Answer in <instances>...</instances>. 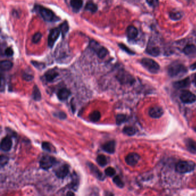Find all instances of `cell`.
<instances>
[{"instance_id": "obj_43", "label": "cell", "mask_w": 196, "mask_h": 196, "mask_svg": "<svg viewBox=\"0 0 196 196\" xmlns=\"http://www.w3.org/2000/svg\"><path fill=\"white\" fill-rule=\"evenodd\" d=\"M23 78L26 81H31L34 79V76L28 73H24L23 75Z\"/></svg>"}, {"instance_id": "obj_45", "label": "cell", "mask_w": 196, "mask_h": 196, "mask_svg": "<svg viewBox=\"0 0 196 196\" xmlns=\"http://www.w3.org/2000/svg\"><path fill=\"white\" fill-rule=\"evenodd\" d=\"M5 89V81H4V78L1 77V92H2Z\"/></svg>"}, {"instance_id": "obj_36", "label": "cell", "mask_w": 196, "mask_h": 196, "mask_svg": "<svg viewBox=\"0 0 196 196\" xmlns=\"http://www.w3.org/2000/svg\"><path fill=\"white\" fill-rule=\"evenodd\" d=\"M105 174L107 176L112 177L115 175L116 170L114 168L112 167H108L105 170Z\"/></svg>"}, {"instance_id": "obj_44", "label": "cell", "mask_w": 196, "mask_h": 196, "mask_svg": "<svg viewBox=\"0 0 196 196\" xmlns=\"http://www.w3.org/2000/svg\"><path fill=\"white\" fill-rule=\"evenodd\" d=\"M13 54V50L11 47H8L5 50V54L7 56H12Z\"/></svg>"}, {"instance_id": "obj_6", "label": "cell", "mask_w": 196, "mask_h": 196, "mask_svg": "<svg viewBox=\"0 0 196 196\" xmlns=\"http://www.w3.org/2000/svg\"><path fill=\"white\" fill-rule=\"evenodd\" d=\"M57 163L56 158L50 155H45L40 160L39 165L41 169L44 170H48L54 166Z\"/></svg>"}, {"instance_id": "obj_40", "label": "cell", "mask_w": 196, "mask_h": 196, "mask_svg": "<svg viewBox=\"0 0 196 196\" xmlns=\"http://www.w3.org/2000/svg\"><path fill=\"white\" fill-rule=\"evenodd\" d=\"M147 4L150 6L155 8L159 5V0H146Z\"/></svg>"}, {"instance_id": "obj_31", "label": "cell", "mask_w": 196, "mask_h": 196, "mask_svg": "<svg viewBox=\"0 0 196 196\" xmlns=\"http://www.w3.org/2000/svg\"><path fill=\"white\" fill-rule=\"evenodd\" d=\"M79 182L78 180V176L75 174H73V176H72V181L71 182V183L70 185V188H71L72 189L76 191L78 188V186Z\"/></svg>"}, {"instance_id": "obj_38", "label": "cell", "mask_w": 196, "mask_h": 196, "mask_svg": "<svg viewBox=\"0 0 196 196\" xmlns=\"http://www.w3.org/2000/svg\"><path fill=\"white\" fill-rule=\"evenodd\" d=\"M118 46L121 49L124 51L125 52H126L127 54H129V55H134L135 54V53L131 49H129L127 46H126L125 44H123V43H120V44H118Z\"/></svg>"}, {"instance_id": "obj_18", "label": "cell", "mask_w": 196, "mask_h": 196, "mask_svg": "<svg viewBox=\"0 0 196 196\" xmlns=\"http://www.w3.org/2000/svg\"><path fill=\"white\" fill-rule=\"evenodd\" d=\"M191 83V81L189 78H186L183 79L181 81H176V82L173 83V86L176 89H183L187 88L189 86Z\"/></svg>"}, {"instance_id": "obj_13", "label": "cell", "mask_w": 196, "mask_h": 196, "mask_svg": "<svg viewBox=\"0 0 196 196\" xmlns=\"http://www.w3.org/2000/svg\"><path fill=\"white\" fill-rule=\"evenodd\" d=\"M55 175L58 178L64 179L69 173V167L67 165H64L55 170Z\"/></svg>"}, {"instance_id": "obj_42", "label": "cell", "mask_w": 196, "mask_h": 196, "mask_svg": "<svg viewBox=\"0 0 196 196\" xmlns=\"http://www.w3.org/2000/svg\"><path fill=\"white\" fill-rule=\"evenodd\" d=\"M31 63L36 68H38V69H44V67H45L44 64H42V63H39V62H35V61H32V62H31Z\"/></svg>"}, {"instance_id": "obj_17", "label": "cell", "mask_w": 196, "mask_h": 196, "mask_svg": "<svg viewBox=\"0 0 196 196\" xmlns=\"http://www.w3.org/2000/svg\"><path fill=\"white\" fill-rule=\"evenodd\" d=\"M59 75V73L54 69H51L48 70L45 74L44 77L47 82H51L54 81L55 79Z\"/></svg>"}, {"instance_id": "obj_16", "label": "cell", "mask_w": 196, "mask_h": 196, "mask_svg": "<svg viewBox=\"0 0 196 196\" xmlns=\"http://www.w3.org/2000/svg\"><path fill=\"white\" fill-rule=\"evenodd\" d=\"M71 95L70 90L67 88L60 89L57 93V97L60 101H64L69 98Z\"/></svg>"}, {"instance_id": "obj_46", "label": "cell", "mask_w": 196, "mask_h": 196, "mask_svg": "<svg viewBox=\"0 0 196 196\" xmlns=\"http://www.w3.org/2000/svg\"><path fill=\"white\" fill-rule=\"evenodd\" d=\"M191 69L192 70H196V62L195 63L192 64L191 66Z\"/></svg>"}, {"instance_id": "obj_14", "label": "cell", "mask_w": 196, "mask_h": 196, "mask_svg": "<svg viewBox=\"0 0 196 196\" xmlns=\"http://www.w3.org/2000/svg\"><path fill=\"white\" fill-rule=\"evenodd\" d=\"M102 149L105 152H107L110 154H112L115 152L116 142L114 140L108 141L107 142L104 143L102 146Z\"/></svg>"}, {"instance_id": "obj_9", "label": "cell", "mask_w": 196, "mask_h": 196, "mask_svg": "<svg viewBox=\"0 0 196 196\" xmlns=\"http://www.w3.org/2000/svg\"><path fill=\"white\" fill-rule=\"evenodd\" d=\"M116 78L120 82L124 84L132 83L134 81L132 77L125 71H120L116 75Z\"/></svg>"}, {"instance_id": "obj_3", "label": "cell", "mask_w": 196, "mask_h": 196, "mask_svg": "<svg viewBox=\"0 0 196 196\" xmlns=\"http://www.w3.org/2000/svg\"><path fill=\"white\" fill-rule=\"evenodd\" d=\"M89 48L97 54V56L100 59H103L108 54V51L106 48L92 40L89 43Z\"/></svg>"}, {"instance_id": "obj_41", "label": "cell", "mask_w": 196, "mask_h": 196, "mask_svg": "<svg viewBox=\"0 0 196 196\" xmlns=\"http://www.w3.org/2000/svg\"><path fill=\"white\" fill-rule=\"evenodd\" d=\"M54 114L55 116H56V118H59L61 120H64L67 118L66 114L64 112H56Z\"/></svg>"}, {"instance_id": "obj_48", "label": "cell", "mask_w": 196, "mask_h": 196, "mask_svg": "<svg viewBox=\"0 0 196 196\" xmlns=\"http://www.w3.org/2000/svg\"><path fill=\"white\" fill-rule=\"evenodd\" d=\"M194 84H195V85L196 86V75H195V76H194Z\"/></svg>"}, {"instance_id": "obj_19", "label": "cell", "mask_w": 196, "mask_h": 196, "mask_svg": "<svg viewBox=\"0 0 196 196\" xmlns=\"http://www.w3.org/2000/svg\"><path fill=\"white\" fill-rule=\"evenodd\" d=\"M184 54L189 56H196V45L189 44L183 49Z\"/></svg>"}, {"instance_id": "obj_1", "label": "cell", "mask_w": 196, "mask_h": 196, "mask_svg": "<svg viewBox=\"0 0 196 196\" xmlns=\"http://www.w3.org/2000/svg\"><path fill=\"white\" fill-rule=\"evenodd\" d=\"M35 10H36L44 20L48 22H54L58 21L59 19L54 14V12L49 9L45 8L41 5L35 6Z\"/></svg>"}, {"instance_id": "obj_2", "label": "cell", "mask_w": 196, "mask_h": 196, "mask_svg": "<svg viewBox=\"0 0 196 196\" xmlns=\"http://www.w3.org/2000/svg\"><path fill=\"white\" fill-rule=\"evenodd\" d=\"M187 71L186 67L178 62H174L168 67V74L172 77H181L185 75Z\"/></svg>"}, {"instance_id": "obj_39", "label": "cell", "mask_w": 196, "mask_h": 196, "mask_svg": "<svg viewBox=\"0 0 196 196\" xmlns=\"http://www.w3.org/2000/svg\"><path fill=\"white\" fill-rule=\"evenodd\" d=\"M42 38V34L40 32H37L33 36L32 41L34 43H38L39 42Z\"/></svg>"}, {"instance_id": "obj_27", "label": "cell", "mask_w": 196, "mask_h": 196, "mask_svg": "<svg viewBox=\"0 0 196 196\" xmlns=\"http://www.w3.org/2000/svg\"><path fill=\"white\" fill-rule=\"evenodd\" d=\"M85 10L89 11L92 13H94L98 10V6L93 2H89L85 6Z\"/></svg>"}, {"instance_id": "obj_29", "label": "cell", "mask_w": 196, "mask_h": 196, "mask_svg": "<svg viewBox=\"0 0 196 196\" xmlns=\"http://www.w3.org/2000/svg\"><path fill=\"white\" fill-rule=\"evenodd\" d=\"M42 147L43 150L47 152H53L55 151L53 145L50 143L47 142H43L42 143Z\"/></svg>"}, {"instance_id": "obj_23", "label": "cell", "mask_w": 196, "mask_h": 196, "mask_svg": "<svg viewBox=\"0 0 196 196\" xmlns=\"http://www.w3.org/2000/svg\"><path fill=\"white\" fill-rule=\"evenodd\" d=\"M187 148L192 153H196V142L191 139H187L186 140Z\"/></svg>"}, {"instance_id": "obj_5", "label": "cell", "mask_w": 196, "mask_h": 196, "mask_svg": "<svg viewBox=\"0 0 196 196\" xmlns=\"http://www.w3.org/2000/svg\"><path fill=\"white\" fill-rule=\"evenodd\" d=\"M141 64L145 69L151 73H157L160 69L159 65L153 59L147 58H143L141 60Z\"/></svg>"}, {"instance_id": "obj_26", "label": "cell", "mask_w": 196, "mask_h": 196, "mask_svg": "<svg viewBox=\"0 0 196 196\" xmlns=\"http://www.w3.org/2000/svg\"><path fill=\"white\" fill-rule=\"evenodd\" d=\"M32 98L36 101H39L42 99V95L37 85H34L32 92Z\"/></svg>"}, {"instance_id": "obj_30", "label": "cell", "mask_w": 196, "mask_h": 196, "mask_svg": "<svg viewBox=\"0 0 196 196\" xmlns=\"http://www.w3.org/2000/svg\"><path fill=\"white\" fill-rule=\"evenodd\" d=\"M123 132L124 134L127 135L128 136H131L134 135L136 133V129L133 127H125L123 128Z\"/></svg>"}, {"instance_id": "obj_21", "label": "cell", "mask_w": 196, "mask_h": 196, "mask_svg": "<svg viewBox=\"0 0 196 196\" xmlns=\"http://www.w3.org/2000/svg\"><path fill=\"white\" fill-rule=\"evenodd\" d=\"M146 53L148 55H150L152 56H157L160 54V49L155 45H148L147 49H146Z\"/></svg>"}, {"instance_id": "obj_8", "label": "cell", "mask_w": 196, "mask_h": 196, "mask_svg": "<svg viewBox=\"0 0 196 196\" xmlns=\"http://www.w3.org/2000/svg\"><path fill=\"white\" fill-rule=\"evenodd\" d=\"M180 99L183 103H193L196 101V96L194 94L188 90H184L180 95Z\"/></svg>"}, {"instance_id": "obj_37", "label": "cell", "mask_w": 196, "mask_h": 196, "mask_svg": "<svg viewBox=\"0 0 196 196\" xmlns=\"http://www.w3.org/2000/svg\"><path fill=\"white\" fill-rule=\"evenodd\" d=\"M9 161V158L7 156H5L4 155H1L0 157V166L1 168H2L3 167L5 166V165L8 163Z\"/></svg>"}, {"instance_id": "obj_28", "label": "cell", "mask_w": 196, "mask_h": 196, "mask_svg": "<svg viewBox=\"0 0 196 196\" xmlns=\"http://www.w3.org/2000/svg\"><path fill=\"white\" fill-rule=\"evenodd\" d=\"M96 162L98 163V165L101 167L105 166L107 165V159L106 157L103 155H99L97 157Z\"/></svg>"}, {"instance_id": "obj_10", "label": "cell", "mask_w": 196, "mask_h": 196, "mask_svg": "<svg viewBox=\"0 0 196 196\" xmlns=\"http://www.w3.org/2000/svg\"><path fill=\"white\" fill-rule=\"evenodd\" d=\"M87 165L90 170V172L96 178H97L100 181H103L105 179V177L103 174V172L98 169V167L96 165L90 162H88Z\"/></svg>"}, {"instance_id": "obj_25", "label": "cell", "mask_w": 196, "mask_h": 196, "mask_svg": "<svg viewBox=\"0 0 196 196\" xmlns=\"http://www.w3.org/2000/svg\"><path fill=\"white\" fill-rule=\"evenodd\" d=\"M101 118V113L98 111H94L93 112L90 113L89 116V120L93 122V123H96L100 120Z\"/></svg>"}, {"instance_id": "obj_20", "label": "cell", "mask_w": 196, "mask_h": 196, "mask_svg": "<svg viewBox=\"0 0 196 196\" xmlns=\"http://www.w3.org/2000/svg\"><path fill=\"white\" fill-rule=\"evenodd\" d=\"M127 35L129 39H135L138 35L137 28L133 25L129 26L127 29Z\"/></svg>"}, {"instance_id": "obj_34", "label": "cell", "mask_w": 196, "mask_h": 196, "mask_svg": "<svg viewBox=\"0 0 196 196\" xmlns=\"http://www.w3.org/2000/svg\"><path fill=\"white\" fill-rule=\"evenodd\" d=\"M127 120V116L125 114H119L116 117V123L118 125H121L125 122Z\"/></svg>"}, {"instance_id": "obj_47", "label": "cell", "mask_w": 196, "mask_h": 196, "mask_svg": "<svg viewBox=\"0 0 196 196\" xmlns=\"http://www.w3.org/2000/svg\"><path fill=\"white\" fill-rule=\"evenodd\" d=\"M66 195H67V196H74L75 194L74 193L73 191H68V192L66 193Z\"/></svg>"}, {"instance_id": "obj_33", "label": "cell", "mask_w": 196, "mask_h": 196, "mask_svg": "<svg viewBox=\"0 0 196 196\" xmlns=\"http://www.w3.org/2000/svg\"><path fill=\"white\" fill-rule=\"evenodd\" d=\"M169 16L172 20H180L182 17L181 12L178 11H172L169 13Z\"/></svg>"}, {"instance_id": "obj_11", "label": "cell", "mask_w": 196, "mask_h": 196, "mask_svg": "<svg viewBox=\"0 0 196 196\" xmlns=\"http://www.w3.org/2000/svg\"><path fill=\"white\" fill-rule=\"evenodd\" d=\"M13 145V142L10 136H7L4 137L1 143V149L2 151L8 152L9 151Z\"/></svg>"}, {"instance_id": "obj_35", "label": "cell", "mask_w": 196, "mask_h": 196, "mask_svg": "<svg viewBox=\"0 0 196 196\" xmlns=\"http://www.w3.org/2000/svg\"><path fill=\"white\" fill-rule=\"evenodd\" d=\"M113 181L116 186H118L120 188H123L124 186V183L123 181L122 180L121 178L118 176H114L113 178Z\"/></svg>"}, {"instance_id": "obj_22", "label": "cell", "mask_w": 196, "mask_h": 196, "mask_svg": "<svg viewBox=\"0 0 196 196\" xmlns=\"http://www.w3.org/2000/svg\"><path fill=\"white\" fill-rule=\"evenodd\" d=\"M70 5L74 12H78L82 7L83 1L82 0H71Z\"/></svg>"}, {"instance_id": "obj_32", "label": "cell", "mask_w": 196, "mask_h": 196, "mask_svg": "<svg viewBox=\"0 0 196 196\" xmlns=\"http://www.w3.org/2000/svg\"><path fill=\"white\" fill-rule=\"evenodd\" d=\"M59 27L61 31V34H62V37L64 38L69 31V27L68 23L67 21H64L62 24L59 25Z\"/></svg>"}, {"instance_id": "obj_4", "label": "cell", "mask_w": 196, "mask_h": 196, "mask_svg": "<svg viewBox=\"0 0 196 196\" xmlns=\"http://www.w3.org/2000/svg\"><path fill=\"white\" fill-rule=\"evenodd\" d=\"M195 163L191 161H180L176 163V170L180 174L192 172L195 168Z\"/></svg>"}, {"instance_id": "obj_7", "label": "cell", "mask_w": 196, "mask_h": 196, "mask_svg": "<svg viewBox=\"0 0 196 196\" xmlns=\"http://www.w3.org/2000/svg\"><path fill=\"white\" fill-rule=\"evenodd\" d=\"M61 33L59 27L54 28L50 31L49 35L48 37V45L49 47L53 48L55 42L59 38V35Z\"/></svg>"}, {"instance_id": "obj_12", "label": "cell", "mask_w": 196, "mask_h": 196, "mask_svg": "<svg viewBox=\"0 0 196 196\" xmlns=\"http://www.w3.org/2000/svg\"><path fill=\"white\" fill-rule=\"evenodd\" d=\"M140 159V156L136 153H130L125 158V162L129 166H135L137 164Z\"/></svg>"}, {"instance_id": "obj_15", "label": "cell", "mask_w": 196, "mask_h": 196, "mask_svg": "<svg viewBox=\"0 0 196 196\" xmlns=\"http://www.w3.org/2000/svg\"><path fill=\"white\" fill-rule=\"evenodd\" d=\"M163 114V111L162 108L158 106L153 107L150 109L149 115L150 117L155 118H161Z\"/></svg>"}, {"instance_id": "obj_24", "label": "cell", "mask_w": 196, "mask_h": 196, "mask_svg": "<svg viewBox=\"0 0 196 196\" xmlns=\"http://www.w3.org/2000/svg\"><path fill=\"white\" fill-rule=\"evenodd\" d=\"M1 70L2 71H9L13 67V63L10 60H2L0 64Z\"/></svg>"}]
</instances>
